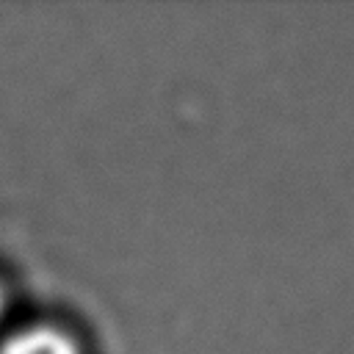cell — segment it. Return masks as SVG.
<instances>
[{
    "label": "cell",
    "mask_w": 354,
    "mask_h": 354,
    "mask_svg": "<svg viewBox=\"0 0 354 354\" xmlns=\"http://www.w3.org/2000/svg\"><path fill=\"white\" fill-rule=\"evenodd\" d=\"M0 354H83V348L58 324H28L0 340Z\"/></svg>",
    "instance_id": "6da1fadb"
},
{
    "label": "cell",
    "mask_w": 354,
    "mask_h": 354,
    "mask_svg": "<svg viewBox=\"0 0 354 354\" xmlns=\"http://www.w3.org/2000/svg\"><path fill=\"white\" fill-rule=\"evenodd\" d=\"M6 307H8V296H6V288H3V282H0V321H3V315H6Z\"/></svg>",
    "instance_id": "7a4b0ae2"
}]
</instances>
